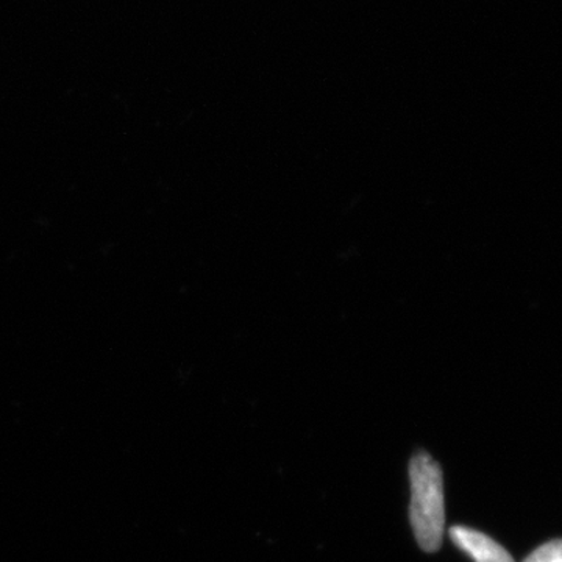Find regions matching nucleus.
<instances>
[{"label":"nucleus","mask_w":562,"mask_h":562,"mask_svg":"<svg viewBox=\"0 0 562 562\" xmlns=\"http://www.w3.org/2000/svg\"><path fill=\"white\" fill-rule=\"evenodd\" d=\"M524 562H562V539L543 543Z\"/></svg>","instance_id":"7ed1b4c3"},{"label":"nucleus","mask_w":562,"mask_h":562,"mask_svg":"<svg viewBox=\"0 0 562 562\" xmlns=\"http://www.w3.org/2000/svg\"><path fill=\"white\" fill-rule=\"evenodd\" d=\"M412 482V519L414 535L425 552H438L442 546L446 527L443 480L441 468L430 454L419 453L409 464Z\"/></svg>","instance_id":"f257e3e1"},{"label":"nucleus","mask_w":562,"mask_h":562,"mask_svg":"<svg viewBox=\"0 0 562 562\" xmlns=\"http://www.w3.org/2000/svg\"><path fill=\"white\" fill-rule=\"evenodd\" d=\"M450 538L461 550L471 554L475 562H514L512 554L501 543L472 528L453 527Z\"/></svg>","instance_id":"f03ea898"}]
</instances>
